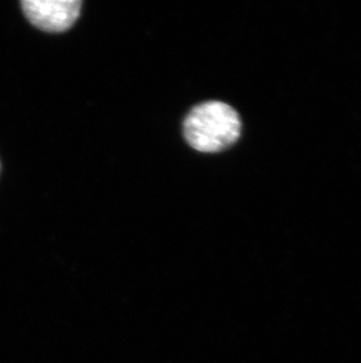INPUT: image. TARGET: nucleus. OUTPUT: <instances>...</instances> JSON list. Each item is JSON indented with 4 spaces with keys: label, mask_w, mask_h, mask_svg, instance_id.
<instances>
[{
    "label": "nucleus",
    "mask_w": 361,
    "mask_h": 363,
    "mask_svg": "<svg viewBox=\"0 0 361 363\" xmlns=\"http://www.w3.org/2000/svg\"><path fill=\"white\" fill-rule=\"evenodd\" d=\"M80 0H23L28 21L42 31L58 33L69 30L81 11Z\"/></svg>",
    "instance_id": "nucleus-2"
},
{
    "label": "nucleus",
    "mask_w": 361,
    "mask_h": 363,
    "mask_svg": "<svg viewBox=\"0 0 361 363\" xmlns=\"http://www.w3.org/2000/svg\"><path fill=\"white\" fill-rule=\"evenodd\" d=\"M241 130L239 113L222 101H207L195 106L183 123L188 144L203 153H215L230 147L239 140Z\"/></svg>",
    "instance_id": "nucleus-1"
}]
</instances>
